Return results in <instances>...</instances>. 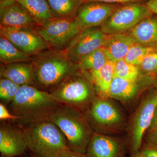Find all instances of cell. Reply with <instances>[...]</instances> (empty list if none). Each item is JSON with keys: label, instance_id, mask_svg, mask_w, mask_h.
Returning a JSON list of instances; mask_svg holds the SVG:
<instances>
[{"label": "cell", "instance_id": "1", "mask_svg": "<svg viewBox=\"0 0 157 157\" xmlns=\"http://www.w3.org/2000/svg\"><path fill=\"white\" fill-rule=\"evenodd\" d=\"M35 87L50 93L79 70L64 50L49 48L31 57Z\"/></svg>", "mask_w": 157, "mask_h": 157}, {"label": "cell", "instance_id": "2", "mask_svg": "<svg viewBox=\"0 0 157 157\" xmlns=\"http://www.w3.org/2000/svg\"><path fill=\"white\" fill-rule=\"evenodd\" d=\"M10 104L11 112L18 117L16 123L21 128L49 120L60 105L50 93L29 85L21 86Z\"/></svg>", "mask_w": 157, "mask_h": 157}, {"label": "cell", "instance_id": "3", "mask_svg": "<svg viewBox=\"0 0 157 157\" xmlns=\"http://www.w3.org/2000/svg\"><path fill=\"white\" fill-rule=\"evenodd\" d=\"M63 133L70 150L86 153L94 133L84 113L64 105H59L49 117Z\"/></svg>", "mask_w": 157, "mask_h": 157}, {"label": "cell", "instance_id": "4", "mask_svg": "<svg viewBox=\"0 0 157 157\" xmlns=\"http://www.w3.org/2000/svg\"><path fill=\"white\" fill-rule=\"evenodd\" d=\"M28 147L33 154L42 157H60L69 149L63 133L49 120L21 128Z\"/></svg>", "mask_w": 157, "mask_h": 157}, {"label": "cell", "instance_id": "5", "mask_svg": "<svg viewBox=\"0 0 157 157\" xmlns=\"http://www.w3.org/2000/svg\"><path fill=\"white\" fill-rule=\"evenodd\" d=\"M78 70L51 92L60 105H67L84 112L97 97L90 75Z\"/></svg>", "mask_w": 157, "mask_h": 157}, {"label": "cell", "instance_id": "6", "mask_svg": "<svg viewBox=\"0 0 157 157\" xmlns=\"http://www.w3.org/2000/svg\"><path fill=\"white\" fill-rule=\"evenodd\" d=\"M84 113L94 132L109 135L121 133L126 126L123 113L107 97L97 96Z\"/></svg>", "mask_w": 157, "mask_h": 157}, {"label": "cell", "instance_id": "7", "mask_svg": "<svg viewBox=\"0 0 157 157\" xmlns=\"http://www.w3.org/2000/svg\"><path fill=\"white\" fill-rule=\"evenodd\" d=\"M157 106V91L153 88L143 96L127 126L126 141L131 154L140 150Z\"/></svg>", "mask_w": 157, "mask_h": 157}, {"label": "cell", "instance_id": "8", "mask_svg": "<svg viewBox=\"0 0 157 157\" xmlns=\"http://www.w3.org/2000/svg\"><path fill=\"white\" fill-rule=\"evenodd\" d=\"M153 14L144 2L121 5L100 26L107 35L125 33Z\"/></svg>", "mask_w": 157, "mask_h": 157}, {"label": "cell", "instance_id": "9", "mask_svg": "<svg viewBox=\"0 0 157 157\" xmlns=\"http://www.w3.org/2000/svg\"><path fill=\"white\" fill-rule=\"evenodd\" d=\"M36 30L50 48L65 50L81 32L73 19L52 18L39 24Z\"/></svg>", "mask_w": 157, "mask_h": 157}, {"label": "cell", "instance_id": "10", "mask_svg": "<svg viewBox=\"0 0 157 157\" xmlns=\"http://www.w3.org/2000/svg\"><path fill=\"white\" fill-rule=\"evenodd\" d=\"M108 38L99 27L81 31L65 52L68 57L77 64L82 59L105 45Z\"/></svg>", "mask_w": 157, "mask_h": 157}, {"label": "cell", "instance_id": "11", "mask_svg": "<svg viewBox=\"0 0 157 157\" xmlns=\"http://www.w3.org/2000/svg\"><path fill=\"white\" fill-rule=\"evenodd\" d=\"M0 34L30 57L50 48L36 28H0Z\"/></svg>", "mask_w": 157, "mask_h": 157}, {"label": "cell", "instance_id": "12", "mask_svg": "<svg viewBox=\"0 0 157 157\" xmlns=\"http://www.w3.org/2000/svg\"><path fill=\"white\" fill-rule=\"evenodd\" d=\"M121 5L88 1L78 9L74 21L81 31L101 26Z\"/></svg>", "mask_w": 157, "mask_h": 157}, {"label": "cell", "instance_id": "13", "mask_svg": "<svg viewBox=\"0 0 157 157\" xmlns=\"http://www.w3.org/2000/svg\"><path fill=\"white\" fill-rule=\"evenodd\" d=\"M126 145V141L119 137L94 132L86 154L89 157H122Z\"/></svg>", "mask_w": 157, "mask_h": 157}, {"label": "cell", "instance_id": "14", "mask_svg": "<svg viewBox=\"0 0 157 157\" xmlns=\"http://www.w3.org/2000/svg\"><path fill=\"white\" fill-rule=\"evenodd\" d=\"M29 150L22 129L8 123L0 126V152L9 157L22 155Z\"/></svg>", "mask_w": 157, "mask_h": 157}, {"label": "cell", "instance_id": "15", "mask_svg": "<svg viewBox=\"0 0 157 157\" xmlns=\"http://www.w3.org/2000/svg\"><path fill=\"white\" fill-rule=\"evenodd\" d=\"M38 25L28 11L16 1L0 8L1 28L35 29Z\"/></svg>", "mask_w": 157, "mask_h": 157}, {"label": "cell", "instance_id": "16", "mask_svg": "<svg viewBox=\"0 0 157 157\" xmlns=\"http://www.w3.org/2000/svg\"><path fill=\"white\" fill-rule=\"evenodd\" d=\"M139 78L132 80L114 76L107 98L115 99L124 104L130 103L138 98L142 92L154 88L149 85L142 86Z\"/></svg>", "mask_w": 157, "mask_h": 157}, {"label": "cell", "instance_id": "17", "mask_svg": "<svg viewBox=\"0 0 157 157\" xmlns=\"http://www.w3.org/2000/svg\"><path fill=\"white\" fill-rule=\"evenodd\" d=\"M127 33L137 44L157 49V14L142 20Z\"/></svg>", "mask_w": 157, "mask_h": 157}, {"label": "cell", "instance_id": "18", "mask_svg": "<svg viewBox=\"0 0 157 157\" xmlns=\"http://www.w3.org/2000/svg\"><path fill=\"white\" fill-rule=\"evenodd\" d=\"M0 76L1 78H8L21 86H35L33 67L30 61L1 64Z\"/></svg>", "mask_w": 157, "mask_h": 157}, {"label": "cell", "instance_id": "19", "mask_svg": "<svg viewBox=\"0 0 157 157\" xmlns=\"http://www.w3.org/2000/svg\"><path fill=\"white\" fill-rule=\"evenodd\" d=\"M135 43V40L127 33L112 34L108 35L103 48L109 60L116 62L124 59L128 51Z\"/></svg>", "mask_w": 157, "mask_h": 157}, {"label": "cell", "instance_id": "20", "mask_svg": "<svg viewBox=\"0 0 157 157\" xmlns=\"http://www.w3.org/2000/svg\"><path fill=\"white\" fill-rule=\"evenodd\" d=\"M115 63L109 60L101 69L89 73L93 83L97 87L99 93V96L107 97L109 87L114 77Z\"/></svg>", "mask_w": 157, "mask_h": 157}, {"label": "cell", "instance_id": "21", "mask_svg": "<svg viewBox=\"0 0 157 157\" xmlns=\"http://www.w3.org/2000/svg\"><path fill=\"white\" fill-rule=\"evenodd\" d=\"M53 18L74 19L86 0H47Z\"/></svg>", "mask_w": 157, "mask_h": 157}, {"label": "cell", "instance_id": "22", "mask_svg": "<svg viewBox=\"0 0 157 157\" xmlns=\"http://www.w3.org/2000/svg\"><path fill=\"white\" fill-rule=\"evenodd\" d=\"M39 24L53 18L47 0H16Z\"/></svg>", "mask_w": 157, "mask_h": 157}, {"label": "cell", "instance_id": "23", "mask_svg": "<svg viewBox=\"0 0 157 157\" xmlns=\"http://www.w3.org/2000/svg\"><path fill=\"white\" fill-rule=\"evenodd\" d=\"M31 57L23 53L5 37L0 36V61L1 64L29 61Z\"/></svg>", "mask_w": 157, "mask_h": 157}, {"label": "cell", "instance_id": "24", "mask_svg": "<svg viewBox=\"0 0 157 157\" xmlns=\"http://www.w3.org/2000/svg\"><path fill=\"white\" fill-rule=\"evenodd\" d=\"M109 60L103 47L98 48L82 59L78 63V69L88 73L101 69Z\"/></svg>", "mask_w": 157, "mask_h": 157}, {"label": "cell", "instance_id": "25", "mask_svg": "<svg viewBox=\"0 0 157 157\" xmlns=\"http://www.w3.org/2000/svg\"><path fill=\"white\" fill-rule=\"evenodd\" d=\"M139 67L126 61L124 59L115 63L114 76L128 80H136L140 76Z\"/></svg>", "mask_w": 157, "mask_h": 157}, {"label": "cell", "instance_id": "26", "mask_svg": "<svg viewBox=\"0 0 157 157\" xmlns=\"http://www.w3.org/2000/svg\"><path fill=\"white\" fill-rule=\"evenodd\" d=\"M21 86L10 79L5 78L0 79V98L6 104L11 103L16 97Z\"/></svg>", "mask_w": 157, "mask_h": 157}, {"label": "cell", "instance_id": "27", "mask_svg": "<svg viewBox=\"0 0 157 157\" xmlns=\"http://www.w3.org/2000/svg\"><path fill=\"white\" fill-rule=\"evenodd\" d=\"M154 48L135 43L130 48L124 59L130 63L139 67L147 55Z\"/></svg>", "mask_w": 157, "mask_h": 157}, {"label": "cell", "instance_id": "28", "mask_svg": "<svg viewBox=\"0 0 157 157\" xmlns=\"http://www.w3.org/2000/svg\"><path fill=\"white\" fill-rule=\"evenodd\" d=\"M144 75L156 77L157 76V49H154L145 56L139 66Z\"/></svg>", "mask_w": 157, "mask_h": 157}, {"label": "cell", "instance_id": "29", "mask_svg": "<svg viewBox=\"0 0 157 157\" xmlns=\"http://www.w3.org/2000/svg\"><path fill=\"white\" fill-rule=\"evenodd\" d=\"M140 151L144 157H157V144L144 141Z\"/></svg>", "mask_w": 157, "mask_h": 157}, {"label": "cell", "instance_id": "30", "mask_svg": "<svg viewBox=\"0 0 157 157\" xmlns=\"http://www.w3.org/2000/svg\"><path fill=\"white\" fill-rule=\"evenodd\" d=\"M18 118L16 116L9 112L3 103L0 104V120L1 121H12L16 122Z\"/></svg>", "mask_w": 157, "mask_h": 157}, {"label": "cell", "instance_id": "31", "mask_svg": "<svg viewBox=\"0 0 157 157\" xmlns=\"http://www.w3.org/2000/svg\"><path fill=\"white\" fill-rule=\"evenodd\" d=\"M147 0H86V2L93 1V2H101L108 4H118V5H124L128 3L140 2H146Z\"/></svg>", "mask_w": 157, "mask_h": 157}, {"label": "cell", "instance_id": "32", "mask_svg": "<svg viewBox=\"0 0 157 157\" xmlns=\"http://www.w3.org/2000/svg\"><path fill=\"white\" fill-rule=\"evenodd\" d=\"M144 141L157 144V128L147 132L144 138Z\"/></svg>", "mask_w": 157, "mask_h": 157}, {"label": "cell", "instance_id": "33", "mask_svg": "<svg viewBox=\"0 0 157 157\" xmlns=\"http://www.w3.org/2000/svg\"><path fill=\"white\" fill-rule=\"evenodd\" d=\"M60 157H89L86 153H81L77 152L70 150V149L67 150L62 152Z\"/></svg>", "mask_w": 157, "mask_h": 157}, {"label": "cell", "instance_id": "34", "mask_svg": "<svg viewBox=\"0 0 157 157\" xmlns=\"http://www.w3.org/2000/svg\"><path fill=\"white\" fill-rule=\"evenodd\" d=\"M145 3L153 14H157V0H147Z\"/></svg>", "mask_w": 157, "mask_h": 157}, {"label": "cell", "instance_id": "35", "mask_svg": "<svg viewBox=\"0 0 157 157\" xmlns=\"http://www.w3.org/2000/svg\"><path fill=\"white\" fill-rule=\"evenodd\" d=\"M156 128H157V106L155 109L151 124L147 132L151 131V130H153V129Z\"/></svg>", "mask_w": 157, "mask_h": 157}, {"label": "cell", "instance_id": "36", "mask_svg": "<svg viewBox=\"0 0 157 157\" xmlns=\"http://www.w3.org/2000/svg\"><path fill=\"white\" fill-rule=\"evenodd\" d=\"M15 1L16 0H0V8L9 5Z\"/></svg>", "mask_w": 157, "mask_h": 157}, {"label": "cell", "instance_id": "37", "mask_svg": "<svg viewBox=\"0 0 157 157\" xmlns=\"http://www.w3.org/2000/svg\"><path fill=\"white\" fill-rule=\"evenodd\" d=\"M129 157H144V156L141 154L140 151L131 154V155Z\"/></svg>", "mask_w": 157, "mask_h": 157}, {"label": "cell", "instance_id": "38", "mask_svg": "<svg viewBox=\"0 0 157 157\" xmlns=\"http://www.w3.org/2000/svg\"><path fill=\"white\" fill-rule=\"evenodd\" d=\"M154 88L157 91V76L155 77V82Z\"/></svg>", "mask_w": 157, "mask_h": 157}, {"label": "cell", "instance_id": "39", "mask_svg": "<svg viewBox=\"0 0 157 157\" xmlns=\"http://www.w3.org/2000/svg\"><path fill=\"white\" fill-rule=\"evenodd\" d=\"M31 157H42L36 155H35L33 154H32V155H31Z\"/></svg>", "mask_w": 157, "mask_h": 157}, {"label": "cell", "instance_id": "40", "mask_svg": "<svg viewBox=\"0 0 157 157\" xmlns=\"http://www.w3.org/2000/svg\"><path fill=\"white\" fill-rule=\"evenodd\" d=\"M1 157H9L3 155H1Z\"/></svg>", "mask_w": 157, "mask_h": 157}, {"label": "cell", "instance_id": "41", "mask_svg": "<svg viewBox=\"0 0 157 157\" xmlns=\"http://www.w3.org/2000/svg\"><path fill=\"white\" fill-rule=\"evenodd\" d=\"M122 157H125V156L124 155V156H123Z\"/></svg>", "mask_w": 157, "mask_h": 157}]
</instances>
